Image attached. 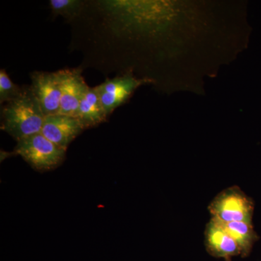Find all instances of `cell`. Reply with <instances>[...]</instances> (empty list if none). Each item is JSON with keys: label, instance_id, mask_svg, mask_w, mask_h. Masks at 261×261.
Listing matches in <instances>:
<instances>
[{"label": "cell", "instance_id": "obj_3", "mask_svg": "<svg viewBox=\"0 0 261 261\" xmlns=\"http://www.w3.org/2000/svg\"><path fill=\"white\" fill-rule=\"evenodd\" d=\"M15 152L37 171H47L61 164L66 150L39 133L19 141Z\"/></svg>", "mask_w": 261, "mask_h": 261}, {"label": "cell", "instance_id": "obj_6", "mask_svg": "<svg viewBox=\"0 0 261 261\" xmlns=\"http://www.w3.org/2000/svg\"><path fill=\"white\" fill-rule=\"evenodd\" d=\"M61 82V107L58 114L74 116L89 87L82 76L81 68L60 70Z\"/></svg>", "mask_w": 261, "mask_h": 261}, {"label": "cell", "instance_id": "obj_12", "mask_svg": "<svg viewBox=\"0 0 261 261\" xmlns=\"http://www.w3.org/2000/svg\"><path fill=\"white\" fill-rule=\"evenodd\" d=\"M23 87L13 83L5 69L0 70V102H10L18 98Z\"/></svg>", "mask_w": 261, "mask_h": 261}, {"label": "cell", "instance_id": "obj_4", "mask_svg": "<svg viewBox=\"0 0 261 261\" xmlns=\"http://www.w3.org/2000/svg\"><path fill=\"white\" fill-rule=\"evenodd\" d=\"M152 82L149 79H137L132 73H127L116 78L108 79L95 89L108 116L117 108L126 102L136 89Z\"/></svg>", "mask_w": 261, "mask_h": 261}, {"label": "cell", "instance_id": "obj_2", "mask_svg": "<svg viewBox=\"0 0 261 261\" xmlns=\"http://www.w3.org/2000/svg\"><path fill=\"white\" fill-rule=\"evenodd\" d=\"M253 200L238 187H229L220 192L208 206L211 218L221 222L252 224Z\"/></svg>", "mask_w": 261, "mask_h": 261}, {"label": "cell", "instance_id": "obj_13", "mask_svg": "<svg viewBox=\"0 0 261 261\" xmlns=\"http://www.w3.org/2000/svg\"><path fill=\"white\" fill-rule=\"evenodd\" d=\"M226 261H231V259H228V260H226Z\"/></svg>", "mask_w": 261, "mask_h": 261}, {"label": "cell", "instance_id": "obj_1", "mask_svg": "<svg viewBox=\"0 0 261 261\" xmlns=\"http://www.w3.org/2000/svg\"><path fill=\"white\" fill-rule=\"evenodd\" d=\"M2 130L17 141L41 133L45 115L31 87L2 108Z\"/></svg>", "mask_w": 261, "mask_h": 261}, {"label": "cell", "instance_id": "obj_9", "mask_svg": "<svg viewBox=\"0 0 261 261\" xmlns=\"http://www.w3.org/2000/svg\"><path fill=\"white\" fill-rule=\"evenodd\" d=\"M74 117L82 123L85 129L98 126L107 120V114L95 87H89L84 94Z\"/></svg>", "mask_w": 261, "mask_h": 261}, {"label": "cell", "instance_id": "obj_8", "mask_svg": "<svg viewBox=\"0 0 261 261\" xmlns=\"http://www.w3.org/2000/svg\"><path fill=\"white\" fill-rule=\"evenodd\" d=\"M205 244L207 252L215 257L228 260L241 256L238 244L225 230L221 221L214 218L206 225Z\"/></svg>", "mask_w": 261, "mask_h": 261}, {"label": "cell", "instance_id": "obj_5", "mask_svg": "<svg viewBox=\"0 0 261 261\" xmlns=\"http://www.w3.org/2000/svg\"><path fill=\"white\" fill-rule=\"evenodd\" d=\"M30 86L45 116L59 113L61 100V82L59 70L33 72Z\"/></svg>", "mask_w": 261, "mask_h": 261}, {"label": "cell", "instance_id": "obj_11", "mask_svg": "<svg viewBox=\"0 0 261 261\" xmlns=\"http://www.w3.org/2000/svg\"><path fill=\"white\" fill-rule=\"evenodd\" d=\"M51 11L55 15H61L72 20L78 17L83 9L84 2L78 0H50Z\"/></svg>", "mask_w": 261, "mask_h": 261}, {"label": "cell", "instance_id": "obj_10", "mask_svg": "<svg viewBox=\"0 0 261 261\" xmlns=\"http://www.w3.org/2000/svg\"><path fill=\"white\" fill-rule=\"evenodd\" d=\"M225 230L233 239L241 252V257L250 255L255 243L259 240L251 223L221 222Z\"/></svg>", "mask_w": 261, "mask_h": 261}, {"label": "cell", "instance_id": "obj_7", "mask_svg": "<svg viewBox=\"0 0 261 261\" xmlns=\"http://www.w3.org/2000/svg\"><path fill=\"white\" fill-rule=\"evenodd\" d=\"M85 128L74 116L51 115L45 117L41 134L58 147L65 149Z\"/></svg>", "mask_w": 261, "mask_h": 261}]
</instances>
